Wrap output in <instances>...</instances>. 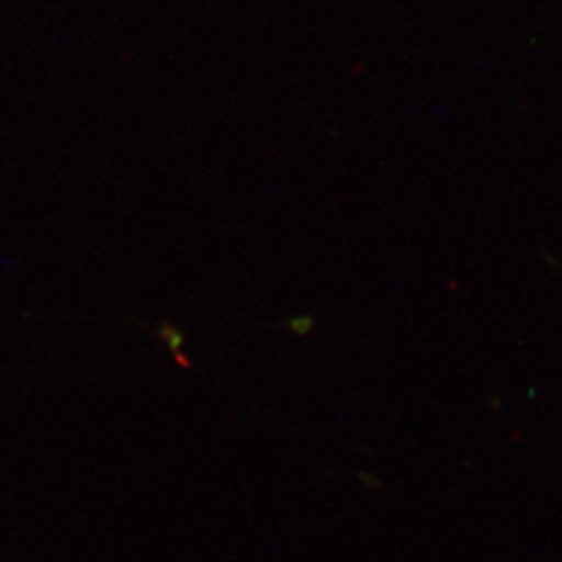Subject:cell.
I'll list each match as a JSON object with an SVG mask.
<instances>
[{"mask_svg": "<svg viewBox=\"0 0 562 562\" xmlns=\"http://www.w3.org/2000/svg\"><path fill=\"white\" fill-rule=\"evenodd\" d=\"M160 337L168 342V346H170V350L173 351V353H179V350H181L182 346V334L179 331V329L173 328V326H170V324H166V326H162L160 328Z\"/></svg>", "mask_w": 562, "mask_h": 562, "instance_id": "6da1fadb", "label": "cell"}, {"mask_svg": "<svg viewBox=\"0 0 562 562\" xmlns=\"http://www.w3.org/2000/svg\"><path fill=\"white\" fill-rule=\"evenodd\" d=\"M293 331L295 334H306L308 331L310 326H312V318L304 317V318H295L292 324Z\"/></svg>", "mask_w": 562, "mask_h": 562, "instance_id": "7a4b0ae2", "label": "cell"}]
</instances>
